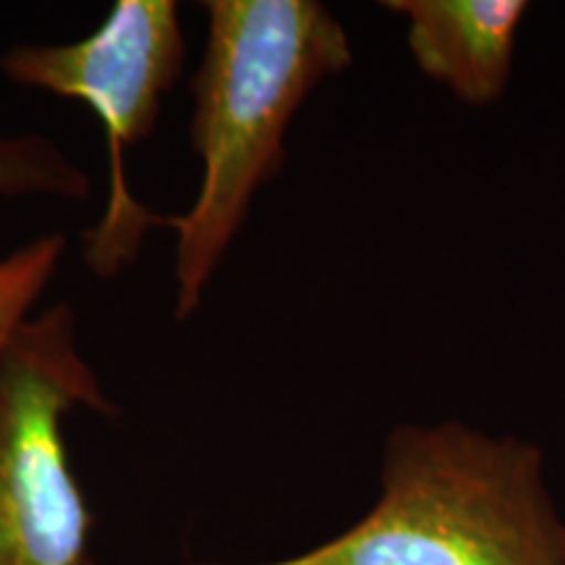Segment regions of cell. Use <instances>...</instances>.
I'll list each match as a JSON object with an SVG mask.
<instances>
[{"mask_svg":"<svg viewBox=\"0 0 565 565\" xmlns=\"http://www.w3.org/2000/svg\"><path fill=\"white\" fill-rule=\"evenodd\" d=\"M116 414L66 303L30 317L0 362V565H89L92 513L63 419Z\"/></svg>","mask_w":565,"mask_h":565,"instance_id":"3957f363","label":"cell"},{"mask_svg":"<svg viewBox=\"0 0 565 565\" xmlns=\"http://www.w3.org/2000/svg\"><path fill=\"white\" fill-rule=\"evenodd\" d=\"M186 40L173 0H118L105 24L66 45H19L0 68L21 87L51 92L95 113L108 141V204L84 236V263L97 278H116L137 263L147 233L166 217L137 202L126 152L150 137L166 95L179 82Z\"/></svg>","mask_w":565,"mask_h":565,"instance_id":"277c9868","label":"cell"},{"mask_svg":"<svg viewBox=\"0 0 565 565\" xmlns=\"http://www.w3.org/2000/svg\"><path fill=\"white\" fill-rule=\"evenodd\" d=\"M406 19V42L424 76L469 105L503 97L515 38L526 19L521 0H387Z\"/></svg>","mask_w":565,"mask_h":565,"instance_id":"5b68a950","label":"cell"},{"mask_svg":"<svg viewBox=\"0 0 565 565\" xmlns=\"http://www.w3.org/2000/svg\"><path fill=\"white\" fill-rule=\"evenodd\" d=\"M92 179L53 139L42 134H0V196H51L84 202Z\"/></svg>","mask_w":565,"mask_h":565,"instance_id":"8992f818","label":"cell"},{"mask_svg":"<svg viewBox=\"0 0 565 565\" xmlns=\"http://www.w3.org/2000/svg\"><path fill=\"white\" fill-rule=\"evenodd\" d=\"M252 565H565V521L534 443L463 422L401 424L385 440L380 498L356 524Z\"/></svg>","mask_w":565,"mask_h":565,"instance_id":"7a4b0ae2","label":"cell"},{"mask_svg":"<svg viewBox=\"0 0 565 565\" xmlns=\"http://www.w3.org/2000/svg\"><path fill=\"white\" fill-rule=\"evenodd\" d=\"M63 252H66V236L47 233L32 238L9 257H0V362L13 338L32 317L34 303L47 282L53 280Z\"/></svg>","mask_w":565,"mask_h":565,"instance_id":"52a82bcc","label":"cell"},{"mask_svg":"<svg viewBox=\"0 0 565 565\" xmlns=\"http://www.w3.org/2000/svg\"><path fill=\"white\" fill-rule=\"evenodd\" d=\"M189 137L202 181L175 231V317L200 309L254 196L286 160V131L324 79L351 66L343 24L317 0H210Z\"/></svg>","mask_w":565,"mask_h":565,"instance_id":"6da1fadb","label":"cell"}]
</instances>
